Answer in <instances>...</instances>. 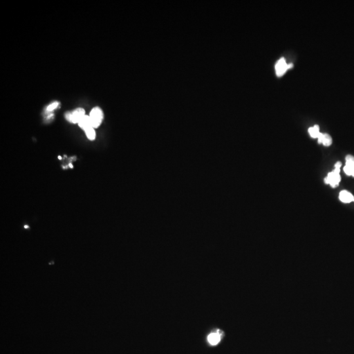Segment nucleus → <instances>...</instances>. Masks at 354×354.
Returning a JSON list of instances; mask_svg holds the SVG:
<instances>
[{
  "label": "nucleus",
  "mask_w": 354,
  "mask_h": 354,
  "mask_svg": "<svg viewBox=\"0 0 354 354\" xmlns=\"http://www.w3.org/2000/svg\"><path fill=\"white\" fill-rule=\"evenodd\" d=\"M128 172V167L125 163L117 162L109 168H99L97 170V177L105 184L117 185Z\"/></svg>",
  "instance_id": "obj_1"
},
{
  "label": "nucleus",
  "mask_w": 354,
  "mask_h": 354,
  "mask_svg": "<svg viewBox=\"0 0 354 354\" xmlns=\"http://www.w3.org/2000/svg\"><path fill=\"white\" fill-rule=\"evenodd\" d=\"M134 175L137 180L139 191L144 193L147 192L153 185L156 176V171L150 162L142 161L135 168Z\"/></svg>",
  "instance_id": "obj_2"
},
{
  "label": "nucleus",
  "mask_w": 354,
  "mask_h": 354,
  "mask_svg": "<svg viewBox=\"0 0 354 354\" xmlns=\"http://www.w3.org/2000/svg\"><path fill=\"white\" fill-rule=\"evenodd\" d=\"M128 202L130 204L131 207L135 210V211H140L143 209L144 206V200H143V196H142V192H140L139 190L134 191L130 194L126 195Z\"/></svg>",
  "instance_id": "obj_4"
},
{
  "label": "nucleus",
  "mask_w": 354,
  "mask_h": 354,
  "mask_svg": "<svg viewBox=\"0 0 354 354\" xmlns=\"http://www.w3.org/2000/svg\"><path fill=\"white\" fill-rule=\"evenodd\" d=\"M116 186L119 189V191H121L125 195H128L134 191L139 190L136 177L134 173H130V172H128L125 176H123V178L118 182Z\"/></svg>",
  "instance_id": "obj_3"
},
{
  "label": "nucleus",
  "mask_w": 354,
  "mask_h": 354,
  "mask_svg": "<svg viewBox=\"0 0 354 354\" xmlns=\"http://www.w3.org/2000/svg\"><path fill=\"white\" fill-rule=\"evenodd\" d=\"M88 158H89V154H87V153H82V154L78 155L77 157H75L71 160L70 167L77 168V167L81 166L82 164H84L88 160Z\"/></svg>",
  "instance_id": "obj_5"
}]
</instances>
